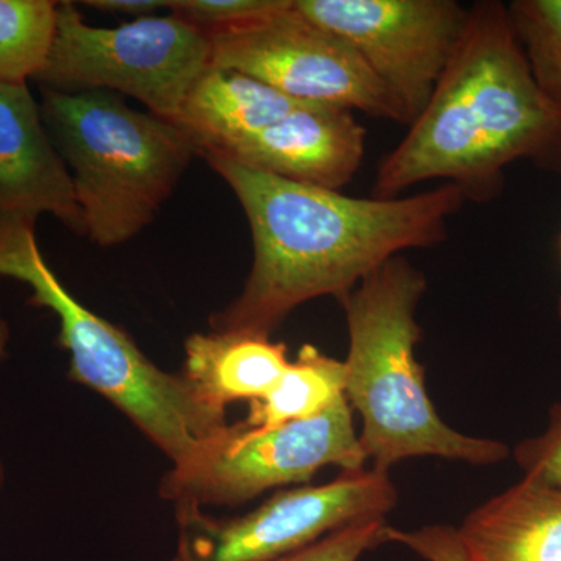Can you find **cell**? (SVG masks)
<instances>
[{"label": "cell", "instance_id": "6", "mask_svg": "<svg viewBox=\"0 0 561 561\" xmlns=\"http://www.w3.org/2000/svg\"><path fill=\"white\" fill-rule=\"evenodd\" d=\"M209 65L208 36L173 14L94 27L77 3L58 2L49 58L33 81L65 94L128 95L172 122Z\"/></svg>", "mask_w": 561, "mask_h": 561}, {"label": "cell", "instance_id": "26", "mask_svg": "<svg viewBox=\"0 0 561 561\" xmlns=\"http://www.w3.org/2000/svg\"><path fill=\"white\" fill-rule=\"evenodd\" d=\"M557 309H559V317L561 320V297L559 298V306H557Z\"/></svg>", "mask_w": 561, "mask_h": 561}, {"label": "cell", "instance_id": "17", "mask_svg": "<svg viewBox=\"0 0 561 561\" xmlns=\"http://www.w3.org/2000/svg\"><path fill=\"white\" fill-rule=\"evenodd\" d=\"M55 0H0V87L36 79L57 28Z\"/></svg>", "mask_w": 561, "mask_h": 561}, {"label": "cell", "instance_id": "5", "mask_svg": "<svg viewBox=\"0 0 561 561\" xmlns=\"http://www.w3.org/2000/svg\"><path fill=\"white\" fill-rule=\"evenodd\" d=\"M39 110L72 180L83 234L103 249L146 230L198 157L173 122L114 92L41 90Z\"/></svg>", "mask_w": 561, "mask_h": 561}, {"label": "cell", "instance_id": "16", "mask_svg": "<svg viewBox=\"0 0 561 561\" xmlns=\"http://www.w3.org/2000/svg\"><path fill=\"white\" fill-rule=\"evenodd\" d=\"M345 362L327 356L313 345H305L267 397L250 402L243 424L271 430L291 421L312 419L345 397Z\"/></svg>", "mask_w": 561, "mask_h": 561}, {"label": "cell", "instance_id": "9", "mask_svg": "<svg viewBox=\"0 0 561 561\" xmlns=\"http://www.w3.org/2000/svg\"><path fill=\"white\" fill-rule=\"evenodd\" d=\"M210 66L239 70L308 105L357 110L408 125L389 91L345 41L302 16L294 0L210 36Z\"/></svg>", "mask_w": 561, "mask_h": 561}, {"label": "cell", "instance_id": "23", "mask_svg": "<svg viewBox=\"0 0 561 561\" xmlns=\"http://www.w3.org/2000/svg\"><path fill=\"white\" fill-rule=\"evenodd\" d=\"M169 3L171 0L169 2H164V0H88V2H83V5L105 11V13L140 20V18L153 16L154 11L169 9Z\"/></svg>", "mask_w": 561, "mask_h": 561}, {"label": "cell", "instance_id": "15", "mask_svg": "<svg viewBox=\"0 0 561 561\" xmlns=\"http://www.w3.org/2000/svg\"><path fill=\"white\" fill-rule=\"evenodd\" d=\"M289 362L286 343L268 335L213 330L184 342L181 376L206 404L227 412L231 402L267 397Z\"/></svg>", "mask_w": 561, "mask_h": 561}, {"label": "cell", "instance_id": "3", "mask_svg": "<svg viewBox=\"0 0 561 561\" xmlns=\"http://www.w3.org/2000/svg\"><path fill=\"white\" fill-rule=\"evenodd\" d=\"M426 287L424 273L400 254L339 298L350 339L345 397L364 421L362 449L382 471L412 457L497 463L508 456L504 443L454 431L427 394L415 357Z\"/></svg>", "mask_w": 561, "mask_h": 561}, {"label": "cell", "instance_id": "24", "mask_svg": "<svg viewBox=\"0 0 561 561\" xmlns=\"http://www.w3.org/2000/svg\"><path fill=\"white\" fill-rule=\"evenodd\" d=\"M11 332L5 320L0 319V360L9 356Z\"/></svg>", "mask_w": 561, "mask_h": 561}, {"label": "cell", "instance_id": "18", "mask_svg": "<svg viewBox=\"0 0 561 561\" xmlns=\"http://www.w3.org/2000/svg\"><path fill=\"white\" fill-rule=\"evenodd\" d=\"M507 9L535 80L561 108V0H515Z\"/></svg>", "mask_w": 561, "mask_h": 561}, {"label": "cell", "instance_id": "7", "mask_svg": "<svg viewBox=\"0 0 561 561\" xmlns=\"http://www.w3.org/2000/svg\"><path fill=\"white\" fill-rule=\"evenodd\" d=\"M367 457L354 430L346 397L312 419L271 430L228 424L202 443L187 459L172 465L160 496L173 507L241 505L264 491L311 481L323 467L343 471L365 468Z\"/></svg>", "mask_w": 561, "mask_h": 561}, {"label": "cell", "instance_id": "4", "mask_svg": "<svg viewBox=\"0 0 561 561\" xmlns=\"http://www.w3.org/2000/svg\"><path fill=\"white\" fill-rule=\"evenodd\" d=\"M36 221L0 216V278L31 289L28 305L49 309L69 353V379L102 394L172 465L228 426L183 376L162 370L116 324L81 305L57 278L36 242Z\"/></svg>", "mask_w": 561, "mask_h": 561}, {"label": "cell", "instance_id": "11", "mask_svg": "<svg viewBox=\"0 0 561 561\" xmlns=\"http://www.w3.org/2000/svg\"><path fill=\"white\" fill-rule=\"evenodd\" d=\"M365 146L367 130L353 111L306 105L265 130L208 154L294 183L341 191L359 171Z\"/></svg>", "mask_w": 561, "mask_h": 561}, {"label": "cell", "instance_id": "10", "mask_svg": "<svg viewBox=\"0 0 561 561\" xmlns=\"http://www.w3.org/2000/svg\"><path fill=\"white\" fill-rule=\"evenodd\" d=\"M302 16L345 41L411 125L468 24L456 0H294Z\"/></svg>", "mask_w": 561, "mask_h": 561}, {"label": "cell", "instance_id": "22", "mask_svg": "<svg viewBox=\"0 0 561 561\" xmlns=\"http://www.w3.org/2000/svg\"><path fill=\"white\" fill-rule=\"evenodd\" d=\"M387 541L400 542L427 561H471L459 531L449 526L400 530L387 526Z\"/></svg>", "mask_w": 561, "mask_h": 561}, {"label": "cell", "instance_id": "8", "mask_svg": "<svg viewBox=\"0 0 561 561\" xmlns=\"http://www.w3.org/2000/svg\"><path fill=\"white\" fill-rule=\"evenodd\" d=\"M397 502L389 471L360 468L324 485L280 491L234 518L175 508L179 541L171 561H275L332 531L386 519Z\"/></svg>", "mask_w": 561, "mask_h": 561}, {"label": "cell", "instance_id": "27", "mask_svg": "<svg viewBox=\"0 0 561 561\" xmlns=\"http://www.w3.org/2000/svg\"><path fill=\"white\" fill-rule=\"evenodd\" d=\"M560 251H561V238H560Z\"/></svg>", "mask_w": 561, "mask_h": 561}, {"label": "cell", "instance_id": "19", "mask_svg": "<svg viewBox=\"0 0 561 561\" xmlns=\"http://www.w3.org/2000/svg\"><path fill=\"white\" fill-rule=\"evenodd\" d=\"M287 0H171L173 16L187 22L203 35H219L268 16Z\"/></svg>", "mask_w": 561, "mask_h": 561}, {"label": "cell", "instance_id": "2", "mask_svg": "<svg viewBox=\"0 0 561 561\" xmlns=\"http://www.w3.org/2000/svg\"><path fill=\"white\" fill-rule=\"evenodd\" d=\"M516 161L561 172V108L535 80L507 5L482 0L430 102L379 164L373 197L442 180L467 202H491Z\"/></svg>", "mask_w": 561, "mask_h": 561}, {"label": "cell", "instance_id": "12", "mask_svg": "<svg viewBox=\"0 0 561 561\" xmlns=\"http://www.w3.org/2000/svg\"><path fill=\"white\" fill-rule=\"evenodd\" d=\"M50 214L77 234L83 220L72 180L44 127L28 84L0 87V216Z\"/></svg>", "mask_w": 561, "mask_h": 561}, {"label": "cell", "instance_id": "25", "mask_svg": "<svg viewBox=\"0 0 561 561\" xmlns=\"http://www.w3.org/2000/svg\"><path fill=\"white\" fill-rule=\"evenodd\" d=\"M2 485H3V468H2V463H0V490H2Z\"/></svg>", "mask_w": 561, "mask_h": 561}, {"label": "cell", "instance_id": "13", "mask_svg": "<svg viewBox=\"0 0 561 561\" xmlns=\"http://www.w3.org/2000/svg\"><path fill=\"white\" fill-rule=\"evenodd\" d=\"M457 531L471 561H561V489L524 478Z\"/></svg>", "mask_w": 561, "mask_h": 561}, {"label": "cell", "instance_id": "21", "mask_svg": "<svg viewBox=\"0 0 561 561\" xmlns=\"http://www.w3.org/2000/svg\"><path fill=\"white\" fill-rule=\"evenodd\" d=\"M515 459L524 478L561 489V402L551 409L541 435L516 446Z\"/></svg>", "mask_w": 561, "mask_h": 561}, {"label": "cell", "instance_id": "20", "mask_svg": "<svg viewBox=\"0 0 561 561\" xmlns=\"http://www.w3.org/2000/svg\"><path fill=\"white\" fill-rule=\"evenodd\" d=\"M386 541V519H371L332 531L300 551L275 561H359L365 552Z\"/></svg>", "mask_w": 561, "mask_h": 561}, {"label": "cell", "instance_id": "14", "mask_svg": "<svg viewBox=\"0 0 561 561\" xmlns=\"http://www.w3.org/2000/svg\"><path fill=\"white\" fill-rule=\"evenodd\" d=\"M306 105L239 70L209 65L172 122L190 136L198 157H205L265 130Z\"/></svg>", "mask_w": 561, "mask_h": 561}, {"label": "cell", "instance_id": "1", "mask_svg": "<svg viewBox=\"0 0 561 561\" xmlns=\"http://www.w3.org/2000/svg\"><path fill=\"white\" fill-rule=\"evenodd\" d=\"M241 203L253 264L231 305L214 313L210 330L268 335L305 302L342 298L408 250L448 238V224L467 198L454 184L397 198L350 197L279 179L206 154Z\"/></svg>", "mask_w": 561, "mask_h": 561}]
</instances>
